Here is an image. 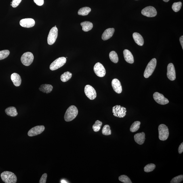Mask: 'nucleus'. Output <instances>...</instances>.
Listing matches in <instances>:
<instances>
[{
	"instance_id": "obj_1",
	"label": "nucleus",
	"mask_w": 183,
	"mask_h": 183,
	"mask_svg": "<svg viewBox=\"0 0 183 183\" xmlns=\"http://www.w3.org/2000/svg\"><path fill=\"white\" fill-rule=\"evenodd\" d=\"M78 110L76 107L74 106H71L66 110L64 116L65 121L66 122H69L73 121L75 119L78 114Z\"/></svg>"
},
{
	"instance_id": "obj_2",
	"label": "nucleus",
	"mask_w": 183,
	"mask_h": 183,
	"mask_svg": "<svg viewBox=\"0 0 183 183\" xmlns=\"http://www.w3.org/2000/svg\"><path fill=\"white\" fill-rule=\"evenodd\" d=\"M2 180L5 183H16L17 178L14 173L9 171H4L1 174Z\"/></svg>"
},
{
	"instance_id": "obj_3",
	"label": "nucleus",
	"mask_w": 183,
	"mask_h": 183,
	"mask_svg": "<svg viewBox=\"0 0 183 183\" xmlns=\"http://www.w3.org/2000/svg\"><path fill=\"white\" fill-rule=\"evenodd\" d=\"M157 64V60L154 58L150 61L147 66L144 72V76L145 78H148L153 73Z\"/></svg>"
},
{
	"instance_id": "obj_4",
	"label": "nucleus",
	"mask_w": 183,
	"mask_h": 183,
	"mask_svg": "<svg viewBox=\"0 0 183 183\" xmlns=\"http://www.w3.org/2000/svg\"><path fill=\"white\" fill-rule=\"evenodd\" d=\"M159 138L160 140L165 141L167 140L169 136L168 128L164 124H161L159 126Z\"/></svg>"
},
{
	"instance_id": "obj_5",
	"label": "nucleus",
	"mask_w": 183,
	"mask_h": 183,
	"mask_svg": "<svg viewBox=\"0 0 183 183\" xmlns=\"http://www.w3.org/2000/svg\"><path fill=\"white\" fill-rule=\"evenodd\" d=\"M126 108L120 105H116L113 107L112 112L115 117L123 118L126 115Z\"/></svg>"
},
{
	"instance_id": "obj_6",
	"label": "nucleus",
	"mask_w": 183,
	"mask_h": 183,
	"mask_svg": "<svg viewBox=\"0 0 183 183\" xmlns=\"http://www.w3.org/2000/svg\"><path fill=\"white\" fill-rule=\"evenodd\" d=\"M66 60L64 57H60L57 59L50 64L49 68L51 70H54L62 67L66 64Z\"/></svg>"
},
{
	"instance_id": "obj_7",
	"label": "nucleus",
	"mask_w": 183,
	"mask_h": 183,
	"mask_svg": "<svg viewBox=\"0 0 183 183\" xmlns=\"http://www.w3.org/2000/svg\"><path fill=\"white\" fill-rule=\"evenodd\" d=\"M34 57L31 52H27L24 53L21 58V61L24 65L28 66L33 62Z\"/></svg>"
},
{
	"instance_id": "obj_8",
	"label": "nucleus",
	"mask_w": 183,
	"mask_h": 183,
	"mask_svg": "<svg viewBox=\"0 0 183 183\" xmlns=\"http://www.w3.org/2000/svg\"><path fill=\"white\" fill-rule=\"evenodd\" d=\"M58 30L56 27H53L49 31L47 37V43L49 45H52L56 41L58 36Z\"/></svg>"
},
{
	"instance_id": "obj_9",
	"label": "nucleus",
	"mask_w": 183,
	"mask_h": 183,
	"mask_svg": "<svg viewBox=\"0 0 183 183\" xmlns=\"http://www.w3.org/2000/svg\"><path fill=\"white\" fill-rule=\"evenodd\" d=\"M85 93L89 100H93L96 98L97 93L95 89L92 86L87 85L85 87Z\"/></svg>"
},
{
	"instance_id": "obj_10",
	"label": "nucleus",
	"mask_w": 183,
	"mask_h": 183,
	"mask_svg": "<svg viewBox=\"0 0 183 183\" xmlns=\"http://www.w3.org/2000/svg\"><path fill=\"white\" fill-rule=\"evenodd\" d=\"M94 70L96 75L100 77H104L106 74L105 68L100 62L97 63L94 67Z\"/></svg>"
},
{
	"instance_id": "obj_11",
	"label": "nucleus",
	"mask_w": 183,
	"mask_h": 183,
	"mask_svg": "<svg viewBox=\"0 0 183 183\" xmlns=\"http://www.w3.org/2000/svg\"><path fill=\"white\" fill-rule=\"evenodd\" d=\"M142 13L144 16L152 18L157 15V12L155 7L152 6H148L145 7L142 9Z\"/></svg>"
},
{
	"instance_id": "obj_12",
	"label": "nucleus",
	"mask_w": 183,
	"mask_h": 183,
	"mask_svg": "<svg viewBox=\"0 0 183 183\" xmlns=\"http://www.w3.org/2000/svg\"><path fill=\"white\" fill-rule=\"evenodd\" d=\"M45 129V127L44 125L37 126L30 129L28 131V134L30 137L37 136L42 133Z\"/></svg>"
},
{
	"instance_id": "obj_13",
	"label": "nucleus",
	"mask_w": 183,
	"mask_h": 183,
	"mask_svg": "<svg viewBox=\"0 0 183 183\" xmlns=\"http://www.w3.org/2000/svg\"><path fill=\"white\" fill-rule=\"evenodd\" d=\"M154 100L157 103L161 105H165L168 104L169 101L165 98L163 94L159 92H156L153 95Z\"/></svg>"
},
{
	"instance_id": "obj_14",
	"label": "nucleus",
	"mask_w": 183,
	"mask_h": 183,
	"mask_svg": "<svg viewBox=\"0 0 183 183\" xmlns=\"http://www.w3.org/2000/svg\"><path fill=\"white\" fill-rule=\"evenodd\" d=\"M167 77L171 81H174L176 79V74L174 64L169 63L167 67Z\"/></svg>"
},
{
	"instance_id": "obj_15",
	"label": "nucleus",
	"mask_w": 183,
	"mask_h": 183,
	"mask_svg": "<svg viewBox=\"0 0 183 183\" xmlns=\"http://www.w3.org/2000/svg\"><path fill=\"white\" fill-rule=\"evenodd\" d=\"M20 25L24 28H30L33 27L35 24V22L33 19L25 18L20 20Z\"/></svg>"
},
{
	"instance_id": "obj_16",
	"label": "nucleus",
	"mask_w": 183,
	"mask_h": 183,
	"mask_svg": "<svg viewBox=\"0 0 183 183\" xmlns=\"http://www.w3.org/2000/svg\"><path fill=\"white\" fill-rule=\"evenodd\" d=\"M112 85L114 90L118 94H120L122 92L121 84L119 80L114 79L112 81Z\"/></svg>"
},
{
	"instance_id": "obj_17",
	"label": "nucleus",
	"mask_w": 183,
	"mask_h": 183,
	"mask_svg": "<svg viewBox=\"0 0 183 183\" xmlns=\"http://www.w3.org/2000/svg\"><path fill=\"white\" fill-rule=\"evenodd\" d=\"M115 31L113 28H110L106 29L102 35V39L104 41H106L111 38L113 36Z\"/></svg>"
},
{
	"instance_id": "obj_18",
	"label": "nucleus",
	"mask_w": 183,
	"mask_h": 183,
	"mask_svg": "<svg viewBox=\"0 0 183 183\" xmlns=\"http://www.w3.org/2000/svg\"><path fill=\"white\" fill-rule=\"evenodd\" d=\"M123 54L125 60L127 62L131 64L134 63V57L130 51L125 49L123 51Z\"/></svg>"
},
{
	"instance_id": "obj_19",
	"label": "nucleus",
	"mask_w": 183,
	"mask_h": 183,
	"mask_svg": "<svg viewBox=\"0 0 183 183\" xmlns=\"http://www.w3.org/2000/svg\"><path fill=\"white\" fill-rule=\"evenodd\" d=\"M134 138L137 144L142 145L144 144L145 140V134L143 132L137 133L134 135Z\"/></svg>"
},
{
	"instance_id": "obj_20",
	"label": "nucleus",
	"mask_w": 183,
	"mask_h": 183,
	"mask_svg": "<svg viewBox=\"0 0 183 183\" xmlns=\"http://www.w3.org/2000/svg\"><path fill=\"white\" fill-rule=\"evenodd\" d=\"M11 79L15 86H20L21 84V78L20 76L18 73H13L11 75Z\"/></svg>"
},
{
	"instance_id": "obj_21",
	"label": "nucleus",
	"mask_w": 183,
	"mask_h": 183,
	"mask_svg": "<svg viewBox=\"0 0 183 183\" xmlns=\"http://www.w3.org/2000/svg\"><path fill=\"white\" fill-rule=\"evenodd\" d=\"M133 37L135 42L137 45L140 46H142L144 44V41L143 38L140 34L135 32L133 34Z\"/></svg>"
},
{
	"instance_id": "obj_22",
	"label": "nucleus",
	"mask_w": 183,
	"mask_h": 183,
	"mask_svg": "<svg viewBox=\"0 0 183 183\" xmlns=\"http://www.w3.org/2000/svg\"><path fill=\"white\" fill-rule=\"evenodd\" d=\"M5 111L7 115L11 117H15L18 115L16 108L14 107H9L5 110Z\"/></svg>"
},
{
	"instance_id": "obj_23",
	"label": "nucleus",
	"mask_w": 183,
	"mask_h": 183,
	"mask_svg": "<svg viewBox=\"0 0 183 183\" xmlns=\"http://www.w3.org/2000/svg\"><path fill=\"white\" fill-rule=\"evenodd\" d=\"M53 87L51 85L43 84L41 85L39 87V89L40 91L42 92H43L48 94L51 92L53 90Z\"/></svg>"
},
{
	"instance_id": "obj_24",
	"label": "nucleus",
	"mask_w": 183,
	"mask_h": 183,
	"mask_svg": "<svg viewBox=\"0 0 183 183\" xmlns=\"http://www.w3.org/2000/svg\"><path fill=\"white\" fill-rule=\"evenodd\" d=\"M82 27L83 31L88 32L92 29L93 27V24L92 23L89 21H85L82 22L81 24Z\"/></svg>"
},
{
	"instance_id": "obj_25",
	"label": "nucleus",
	"mask_w": 183,
	"mask_h": 183,
	"mask_svg": "<svg viewBox=\"0 0 183 183\" xmlns=\"http://www.w3.org/2000/svg\"><path fill=\"white\" fill-rule=\"evenodd\" d=\"M91 11V9L88 7H85L80 9L78 12L79 15L82 16H86Z\"/></svg>"
},
{
	"instance_id": "obj_26",
	"label": "nucleus",
	"mask_w": 183,
	"mask_h": 183,
	"mask_svg": "<svg viewBox=\"0 0 183 183\" xmlns=\"http://www.w3.org/2000/svg\"><path fill=\"white\" fill-rule=\"evenodd\" d=\"M72 74L69 72H66L61 75L60 79L63 82H66L69 80L72 77Z\"/></svg>"
},
{
	"instance_id": "obj_27",
	"label": "nucleus",
	"mask_w": 183,
	"mask_h": 183,
	"mask_svg": "<svg viewBox=\"0 0 183 183\" xmlns=\"http://www.w3.org/2000/svg\"><path fill=\"white\" fill-rule=\"evenodd\" d=\"M109 58L110 60L114 63H117L119 62V57L115 51H112L109 54Z\"/></svg>"
},
{
	"instance_id": "obj_28",
	"label": "nucleus",
	"mask_w": 183,
	"mask_h": 183,
	"mask_svg": "<svg viewBox=\"0 0 183 183\" xmlns=\"http://www.w3.org/2000/svg\"><path fill=\"white\" fill-rule=\"evenodd\" d=\"M141 123L140 121H136L131 125L130 131L131 132H136L140 129Z\"/></svg>"
},
{
	"instance_id": "obj_29",
	"label": "nucleus",
	"mask_w": 183,
	"mask_h": 183,
	"mask_svg": "<svg viewBox=\"0 0 183 183\" xmlns=\"http://www.w3.org/2000/svg\"><path fill=\"white\" fill-rule=\"evenodd\" d=\"M102 125V123L99 120H97L93 125L92 128L95 132H98L100 130L101 127Z\"/></svg>"
},
{
	"instance_id": "obj_30",
	"label": "nucleus",
	"mask_w": 183,
	"mask_h": 183,
	"mask_svg": "<svg viewBox=\"0 0 183 183\" xmlns=\"http://www.w3.org/2000/svg\"><path fill=\"white\" fill-rule=\"evenodd\" d=\"M102 134L104 135H109L111 134V130L110 125H106L103 127L102 130Z\"/></svg>"
},
{
	"instance_id": "obj_31",
	"label": "nucleus",
	"mask_w": 183,
	"mask_h": 183,
	"mask_svg": "<svg viewBox=\"0 0 183 183\" xmlns=\"http://www.w3.org/2000/svg\"><path fill=\"white\" fill-rule=\"evenodd\" d=\"M182 3L181 2L174 3L172 5L173 10L175 12H178L182 7Z\"/></svg>"
},
{
	"instance_id": "obj_32",
	"label": "nucleus",
	"mask_w": 183,
	"mask_h": 183,
	"mask_svg": "<svg viewBox=\"0 0 183 183\" xmlns=\"http://www.w3.org/2000/svg\"><path fill=\"white\" fill-rule=\"evenodd\" d=\"M156 165L153 163L148 164L144 167V171L148 173L153 171L155 168Z\"/></svg>"
},
{
	"instance_id": "obj_33",
	"label": "nucleus",
	"mask_w": 183,
	"mask_h": 183,
	"mask_svg": "<svg viewBox=\"0 0 183 183\" xmlns=\"http://www.w3.org/2000/svg\"><path fill=\"white\" fill-rule=\"evenodd\" d=\"M119 180L124 183H132L130 178L125 175H122L119 177Z\"/></svg>"
},
{
	"instance_id": "obj_34",
	"label": "nucleus",
	"mask_w": 183,
	"mask_h": 183,
	"mask_svg": "<svg viewBox=\"0 0 183 183\" xmlns=\"http://www.w3.org/2000/svg\"><path fill=\"white\" fill-rule=\"evenodd\" d=\"M8 50H3L0 51V60H3L7 58L9 54Z\"/></svg>"
},
{
	"instance_id": "obj_35",
	"label": "nucleus",
	"mask_w": 183,
	"mask_h": 183,
	"mask_svg": "<svg viewBox=\"0 0 183 183\" xmlns=\"http://www.w3.org/2000/svg\"><path fill=\"white\" fill-rule=\"evenodd\" d=\"M183 180V175H180L173 178L171 181V183H179L182 182Z\"/></svg>"
},
{
	"instance_id": "obj_36",
	"label": "nucleus",
	"mask_w": 183,
	"mask_h": 183,
	"mask_svg": "<svg viewBox=\"0 0 183 183\" xmlns=\"http://www.w3.org/2000/svg\"><path fill=\"white\" fill-rule=\"evenodd\" d=\"M22 0H13L12 1V6L13 7H16L20 5L21 2Z\"/></svg>"
},
{
	"instance_id": "obj_37",
	"label": "nucleus",
	"mask_w": 183,
	"mask_h": 183,
	"mask_svg": "<svg viewBox=\"0 0 183 183\" xmlns=\"http://www.w3.org/2000/svg\"><path fill=\"white\" fill-rule=\"evenodd\" d=\"M47 178V174L46 173H44L42 176L39 180V183H45L46 182Z\"/></svg>"
},
{
	"instance_id": "obj_38",
	"label": "nucleus",
	"mask_w": 183,
	"mask_h": 183,
	"mask_svg": "<svg viewBox=\"0 0 183 183\" xmlns=\"http://www.w3.org/2000/svg\"><path fill=\"white\" fill-rule=\"evenodd\" d=\"M34 3L39 6H41L44 3L43 0H34Z\"/></svg>"
},
{
	"instance_id": "obj_39",
	"label": "nucleus",
	"mask_w": 183,
	"mask_h": 183,
	"mask_svg": "<svg viewBox=\"0 0 183 183\" xmlns=\"http://www.w3.org/2000/svg\"><path fill=\"white\" fill-rule=\"evenodd\" d=\"M178 152L179 154H181L183 152V142L181 144L178 148Z\"/></svg>"
},
{
	"instance_id": "obj_40",
	"label": "nucleus",
	"mask_w": 183,
	"mask_h": 183,
	"mask_svg": "<svg viewBox=\"0 0 183 183\" xmlns=\"http://www.w3.org/2000/svg\"><path fill=\"white\" fill-rule=\"evenodd\" d=\"M180 41L181 43V45L182 47V48L183 49V36H182L180 38Z\"/></svg>"
},
{
	"instance_id": "obj_41",
	"label": "nucleus",
	"mask_w": 183,
	"mask_h": 183,
	"mask_svg": "<svg viewBox=\"0 0 183 183\" xmlns=\"http://www.w3.org/2000/svg\"><path fill=\"white\" fill-rule=\"evenodd\" d=\"M163 1H164L165 2H168L169 0H163Z\"/></svg>"
},
{
	"instance_id": "obj_42",
	"label": "nucleus",
	"mask_w": 183,
	"mask_h": 183,
	"mask_svg": "<svg viewBox=\"0 0 183 183\" xmlns=\"http://www.w3.org/2000/svg\"><path fill=\"white\" fill-rule=\"evenodd\" d=\"M55 27H56V26H55Z\"/></svg>"
}]
</instances>
